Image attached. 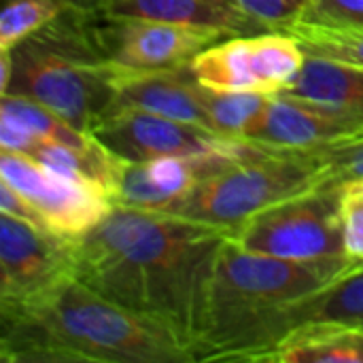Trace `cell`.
Returning <instances> with one entry per match:
<instances>
[{"instance_id":"6da1fadb","label":"cell","mask_w":363,"mask_h":363,"mask_svg":"<svg viewBox=\"0 0 363 363\" xmlns=\"http://www.w3.org/2000/svg\"><path fill=\"white\" fill-rule=\"evenodd\" d=\"M228 238L225 230L179 215L113 206L94 230L72 238L74 279L164 325L191 353Z\"/></svg>"},{"instance_id":"7a4b0ae2","label":"cell","mask_w":363,"mask_h":363,"mask_svg":"<svg viewBox=\"0 0 363 363\" xmlns=\"http://www.w3.org/2000/svg\"><path fill=\"white\" fill-rule=\"evenodd\" d=\"M357 266L353 259H281L249 251L230 236L215 259L194 363H262L289 332L306 323L311 300Z\"/></svg>"},{"instance_id":"3957f363","label":"cell","mask_w":363,"mask_h":363,"mask_svg":"<svg viewBox=\"0 0 363 363\" xmlns=\"http://www.w3.org/2000/svg\"><path fill=\"white\" fill-rule=\"evenodd\" d=\"M6 363H194L164 325L100 296L74 277L49 294L0 306Z\"/></svg>"},{"instance_id":"277c9868","label":"cell","mask_w":363,"mask_h":363,"mask_svg":"<svg viewBox=\"0 0 363 363\" xmlns=\"http://www.w3.org/2000/svg\"><path fill=\"white\" fill-rule=\"evenodd\" d=\"M91 17L94 9L72 6L15 45L13 77L4 91L36 100L89 136L117 96V68L94 38Z\"/></svg>"},{"instance_id":"5b68a950","label":"cell","mask_w":363,"mask_h":363,"mask_svg":"<svg viewBox=\"0 0 363 363\" xmlns=\"http://www.w3.org/2000/svg\"><path fill=\"white\" fill-rule=\"evenodd\" d=\"M328 185V168L313 153L255 147L200 181L162 213L179 215L230 232L266 208Z\"/></svg>"},{"instance_id":"8992f818","label":"cell","mask_w":363,"mask_h":363,"mask_svg":"<svg viewBox=\"0 0 363 363\" xmlns=\"http://www.w3.org/2000/svg\"><path fill=\"white\" fill-rule=\"evenodd\" d=\"M245 249L291 262L351 259L340 221V185H323L283 200L232 234Z\"/></svg>"},{"instance_id":"52a82bcc","label":"cell","mask_w":363,"mask_h":363,"mask_svg":"<svg viewBox=\"0 0 363 363\" xmlns=\"http://www.w3.org/2000/svg\"><path fill=\"white\" fill-rule=\"evenodd\" d=\"M304 60L306 51L294 34L255 32L213 43L191 60L189 70L208 89L277 96L296 83Z\"/></svg>"},{"instance_id":"ba28073f","label":"cell","mask_w":363,"mask_h":363,"mask_svg":"<svg viewBox=\"0 0 363 363\" xmlns=\"http://www.w3.org/2000/svg\"><path fill=\"white\" fill-rule=\"evenodd\" d=\"M94 38L102 55L123 70H166L189 66L213 43L225 38L221 30L140 19V17H91Z\"/></svg>"},{"instance_id":"9c48e42d","label":"cell","mask_w":363,"mask_h":363,"mask_svg":"<svg viewBox=\"0 0 363 363\" xmlns=\"http://www.w3.org/2000/svg\"><path fill=\"white\" fill-rule=\"evenodd\" d=\"M91 138L125 162L242 151L249 147V140H232L206 128L134 106L111 108L94 125Z\"/></svg>"},{"instance_id":"30bf717a","label":"cell","mask_w":363,"mask_h":363,"mask_svg":"<svg viewBox=\"0 0 363 363\" xmlns=\"http://www.w3.org/2000/svg\"><path fill=\"white\" fill-rule=\"evenodd\" d=\"M0 179L23 194L51 232L64 238L87 234L115 206L104 189L53 172L36 160L9 149H0Z\"/></svg>"},{"instance_id":"8fae6325","label":"cell","mask_w":363,"mask_h":363,"mask_svg":"<svg viewBox=\"0 0 363 363\" xmlns=\"http://www.w3.org/2000/svg\"><path fill=\"white\" fill-rule=\"evenodd\" d=\"M72 277V238L0 213V306L32 302Z\"/></svg>"},{"instance_id":"7c38bea8","label":"cell","mask_w":363,"mask_h":363,"mask_svg":"<svg viewBox=\"0 0 363 363\" xmlns=\"http://www.w3.org/2000/svg\"><path fill=\"white\" fill-rule=\"evenodd\" d=\"M257 145L249 143L242 151H219L202 155H174L145 162L117 160L113 181V204L140 208V211H166L185 194H189L200 181L225 168L234 160L251 153Z\"/></svg>"},{"instance_id":"4fadbf2b","label":"cell","mask_w":363,"mask_h":363,"mask_svg":"<svg viewBox=\"0 0 363 363\" xmlns=\"http://www.w3.org/2000/svg\"><path fill=\"white\" fill-rule=\"evenodd\" d=\"M363 140V117L294 94L270 96L249 143L270 151H319Z\"/></svg>"},{"instance_id":"5bb4252c","label":"cell","mask_w":363,"mask_h":363,"mask_svg":"<svg viewBox=\"0 0 363 363\" xmlns=\"http://www.w3.org/2000/svg\"><path fill=\"white\" fill-rule=\"evenodd\" d=\"M115 91V106L143 108L213 132L206 111V87L194 77L189 66L166 70L117 68Z\"/></svg>"},{"instance_id":"9a60e30c","label":"cell","mask_w":363,"mask_h":363,"mask_svg":"<svg viewBox=\"0 0 363 363\" xmlns=\"http://www.w3.org/2000/svg\"><path fill=\"white\" fill-rule=\"evenodd\" d=\"M262 363H363V328L304 323L266 353Z\"/></svg>"},{"instance_id":"2e32d148","label":"cell","mask_w":363,"mask_h":363,"mask_svg":"<svg viewBox=\"0 0 363 363\" xmlns=\"http://www.w3.org/2000/svg\"><path fill=\"white\" fill-rule=\"evenodd\" d=\"M94 13L100 17H140L194 23L221 30L228 36L251 34L225 0H96Z\"/></svg>"},{"instance_id":"e0dca14e","label":"cell","mask_w":363,"mask_h":363,"mask_svg":"<svg viewBox=\"0 0 363 363\" xmlns=\"http://www.w3.org/2000/svg\"><path fill=\"white\" fill-rule=\"evenodd\" d=\"M283 94H294L363 117V66L306 53L302 72Z\"/></svg>"},{"instance_id":"ac0fdd59","label":"cell","mask_w":363,"mask_h":363,"mask_svg":"<svg viewBox=\"0 0 363 363\" xmlns=\"http://www.w3.org/2000/svg\"><path fill=\"white\" fill-rule=\"evenodd\" d=\"M0 119H6L30 136L47 143H62L70 147H89L96 143L89 134L72 128L51 108L17 94L0 96Z\"/></svg>"},{"instance_id":"d6986e66","label":"cell","mask_w":363,"mask_h":363,"mask_svg":"<svg viewBox=\"0 0 363 363\" xmlns=\"http://www.w3.org/2000/svg\"><path fill=\"white\" fill-rule=\"evenodd\" d=\"M270 96L255 91H219L206 87V111L215 134L232 140H249L259 125Z\"/></svg>"},{"instance_id":"ffe728a7","label":"cell","mask_w":363,"mask_h":363,"mask_svg":"<svg viewBox=\"0 0 363 363\" xmlns=\"http://www.w3.org/2000/svg\"><path fill=\"white\" fill-rule=\"evenodd\" d=\"M311 321L363 328V264L336 279L311 300L306 323Z\"/></svg>"},{"instance_id":"44dd1931","label":"cell","mask_w":363,"mask_h":363,"mask_svg":"<svg viewBox=\"0 0 363 363\" xmlns=\"http://www.w3.org/2000/svg\"><path fill=\"white\" fill-rule=\"evenodd\" d=\"M285 32L294 34L308 55L363 66V28H332L296 21Z\"/></svg>"},{"instance_id":"7402d4cb","label":"cell","mask_w":363,"mask_h":363,"mask_svg":"<svg viewBox=\"0 0 363 363\" xmlns=\"http://www.w3.org/2000/svg\"><path fill=\"white\" fill-rule=\"evenodd\" d=\"M72 6L81 4L77 0H6L0 15V49H13Z\"/></svg>"},{"instance_id":"603a6c76","label":"cell","mask_w":363,"mask_h":363,"mask_svg":"<svg viewBox=\"0 0 363 363\" xmlns=\"http://www.w3.org/2000/svg\"><path fill=\"white\" fill-rule=\"evenodd\" d=\"M245 21L251 34L285 32L294 26L306 6V0H225Z\"/></svg>"},{"instance_id":"cb8c5ba5","label":"cell","mask_w":363,"mask_h":363,"mask_svg":"<svg viewBox=\"0 0 363 363\" xmlns=\"http://www.w3.org/2000/svg\"><path fill=\"white\" fill-rule=\"evenodd\" d=\"M298 21L332 28H363V0H306Z\"/></svg>"},{"instance_id":"d4e9b609","label":"cell","mask_w":363,"mask_h":363,"mask_svg":"<svg viewBox=\"0 0 363 363\" xmlns=\"http://www.w3.org/2000/svg\"><path fill=\"white\" fill-rule=\"evenodd\" d=\"M340 221L347 255L363 264V198L340 187Z\"/></svg>"},{"instance_id":"484cf974","label":"cell","mask_w":363,"mask_h":363,"mask_svg":"<svg viewBox=\"0 0 363 363\" xmlns=\"http://www.w3.org/2000/svg\"><path fill=\"white\" fill-rule=\"evenodd\" d=\"M0 213H6L11 217H17V219L26 221V223L34 225V228H40V230L51 232V228L47 225V221L43 219V215L36 211V206L23 194H19L13 185H9L2 179H0Z\"/></svg>"},{"instance_id":"4316f807","label":"cell","mask_w":363,"mask_h":363,"mask_svg":"<svg viewBox=\"0 0 363 363\" xmlns=\"http://www.w3.org/2000/svg\"><path fill=\"white\" fill-rule=\"evenodd\" d=\"M340 187H345L347 191H351V194H355V196L363 198V179H357V181H349V183H345V185H340Z\"/></svg>"},{"instance_id":"83f0119b","label":"cell","mask_w":363,"mask_h":363,"mask_svg":"<svg viewBox=\"0 0 363 363\" xmlns=\"http://www.w3.org/2000/svg\"><path fill=\"white\" fill-rule=\"evenodd\" d=\"M79 4H81V2H79ZM81 6H83V4H81Z\"/></svg>"}]
</instances>
